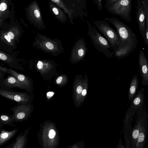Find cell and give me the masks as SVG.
Listing matches in <instances>:
<instances>
[{
  "label": "cell",
  "instance_id": "f1b7e54d",
  "mask_svg": "<svg viewBox=\"0 0 148 148\" xmlns=\"http://www.w3.org/2000/svg\"><path fill=\"white\" fill-rule=\"evenodd\" d=\"M56 135V132L53 130H51L49 133V136L50 138H54Z\"/></svg>",
  "mask_w": 148,
  "mask_h": 148
},
{
  "label": "cell",
  "instance_id": "83f0119b",
  "mask_svg": "<svg viewBox=\"0 0 148 148\" xmlns=\"http://www.w3.org/2000/svg\"><path fill=\"white\" fill-rule=\"evenodd\" d=\"M144 42L146 45H148V26L145 25V29L144 36L143 37Z\"/></svg>",
  "mask_w": 148,
  "mask_h": 148
},
{
  "label": "cell",
  "instance_id": "5bb4252c",
  "mask_svg": "<svg viewBox=\"0 0 148 148\" xmlns=\"http://www.w3.org/2000/svg\"><path fill=\"white\" fill-rule=\"evenodd\" d=\"M136 14L140 33L143 38L145 29L146 16L140 0L137 1Z\"/></svg>",
  "mask_w": 148,
  "mask_h": 148
},
{
  "label": "cell",
  "instance_id": "836d02e7",
  "mask_svg": "<svg viewBox=\"0 0 148 148\" xmlns=\"http://www.w3.org/2000/svg\"><path fill=\"white\" fill-rule=\"evenodd\" d=\"M1 0H0V1Z\"/></svg>",
  "mask_w": 148,
  "mask_h": 148
},
{
  "label": "cell",
  "instance_id": "e0dca14e",
  "mask_svg": "<svg viewBox=\"0 0 148 148\" xmlns=\"http://www.w3.org/2000/svg\"><path fill=\"white\" fill-rule=\"evenodd\" d=\"M3 84L10 88H18L21 89L26 88L24 85L17 78L11 75H8L3 81Z\"/></svg>",
  "mask_w": 148,
  "mask_h": 148
},
{
  "label": "cell",
  "instance_id": "3957f363",
  "mask_svg": "<svg viewBox=\"0 0 148 148\" xmlns=\"http://www.w3.org/2000/svg\"><path fill=\"white\" fill-rule=\"evenodd\" d=\"M132 0H106L105 7L110 13L119 16L127 22H130Z\"/></svg>",
  "mask_w": 148,
  "mask_h": 148
},
{
  "label": "cell",
  "instance_id": "484cf974",
  "mask_svg": "<svg viewBox=\"0 0 148 148\" xmlns=\"http://www.w3.org/2000/svg\"><path fill=\"white\" fill-rule=\"evenodd\" d=\"M43 47H45V49L51 51H54L56 48V46L54 43L50 42L49 40L44 41L43 42Z\"/></svg>",
  "mask_w": 148,
  "mask_h": 148
},
{
  "label": "cell",
  "instance_id": "7c38bea8",
  "mask_svg": "<svg viewBox=\"0 0 148 148\" xmlns=\"http://www.w3.org/2000/svg\"><path fill=\"white\" fill-rule=\"evenodd\" d=\"M146 112L145 114L139 131L134 148H144L146 143L147 132V118Z\"/></svg>",
  "mask_w": 148,
  "mask_h": 148
},
{
  "label": "cell",
  "instance_id": "ffe728a7",
  "mask_svg": "<svg viewBox=\"0 0 148 148\" xmlns=\"http://www.w3.org/2000/svg\"><path fill=\"white\" fill-rule=\"evenodd\" d=\"M8 73L15 77L27 88L29 86L30 80L27 76L20 74L11 69H8Z\"/></svg>",
  "mask_w": 148,
  "mask_h": 148
},
{
  "label": "cell",
  "instance_id": "5b68a950",
  "mask_svg": "<svg viewBox=\"0 0 148 148\" xmlns=\"http://www.w3.org/2000/svg\"><path fill=\"white\" fill-rule=\"evenodd\" d=\"M93 23L95 27L106 37L114 54L117 51L121 42L117 32L104 20L94 21Z\"/></svg>",
  "mask_w": 148,
  "mask_h": 148
},
{
  "label": "cell",
  "instance_id": "52a82bcc",
  "mask_svg": "<svg viewBox=\"0 0 148 148\" xmlns=\"http://www.w3.org/2000/svg\"><path fill=\"white\" fill-rule=\"evenodd\" d=\"M12 0L0 1V29L3 23L8 19H15Z\"/></svg>",
  "mask_w": 148,
  "mask_h": 148
},
{
  "label": "cell",
  "instance_id": "1f68e13d",
  "mask_svg": "<svg viewBox=\"0 0 148 148\" xmlns=\"http://www.w3.org/2000/svg\"><path fill=\"white\" fill-rule=\"evenodd\" d=\"M63 79V77L62 76H59L56 79V82L58 84H60L62 82Z\"/></svg>",
  "mask_w": 148,
  "mask_h": 148
},
{
  "label": "cell",
  "instance_id": "cb8c5ba5",
  "mask_svg": "<svg viewBox=\"0 0 148 148\" xmlns=\"http://www.w3.org/2000/svg\"><path fill=\"white\" fill-rule=\"evenodd\" d=\"M54 3L58 6L61 8L64 12L68 14L69 17L70 18L71 17L73 12L71 10H70L64 3L62 0H49Z\"/></svg>",
  "mask_w": 148,
  "mask_h": 148
},
{
  "label": "cell",
  "instance_id": "8992f818",
  "mask_svg": "<svg viewBox=\"0 0 148 148\" xmlns=\"http://www.w3.org/2000/svg\"><path fill=\"white\" fill-rule=\"evenodd\" d=\"M145 88H142L137 92L134 98L131 101L130 105L126 112L124 122H131L137 110L146 106L144 96Z\"/></svg>",
  "mask_w": 148,
  "mask_h": 148
},
{
  "label": "cell",
  "instance_id": "4316f807",
  "mask_svg": "<svg viewBox=\"0 0 148 148\" xmlns=\"http://www.w3.org/2000/svg\"><path fill=\"white\" fill-rule=\"evenodd\" d=\"M8 69L0 65V84H3L4 76L6 74L8 73Z\"/></svg>",
  "mask_w": 148,
  "mask_h": 148
},
{
  "label": "cell",
  "instance_id": "2e32d148",
  "mask_svg": "<svg viewBox=\"0 0 148 148\" xmlns=\"http://www.w3.org/2000/svg\"><path fill=\"white\" fill-rule=\"evenodd\" d=\"M49 4L50 10L57 19L61 22L65 23L67 19L64 12L60 7L52 2Z\"/></svg>",
  "mask_w": 148,
  "mask_h": 148
},
{
  "label": "cell",
  "instance_id": "d4e9b609",
  "mask_svg": "<svg viewBox=\"0 0 148 148\" xmlns=\"http://www.w3.org/2000/svg\"><path fill=\"white\" fill-rule=\"evenodd\" d=\"M146 16V25L148 26V0H140Z\"/></svg>",
  "mask_w": 148,
  "mask_h": 148
},
{
  "label": "cell",
  "instance_id": "7a4b0ae2",
  "mask_svg": "<svg viewBox=\"0 0 148 148\" xmlns=\"http://www.w3.org/2000/svg\"><path fill=\"white\" fill-rule=\"evenodd\" d=\"M23 32L18 20L4 22L0 29V49L8 53L16 49Z\"/></svg>",
  "mask_w": 148,
  "mask_h": 148
},
{
  "label": "cell",
  "instance_id": "30bf717a",
  "mask_svg": "<svg viewBox=\"0 0 148 148\" xmlns=\"http://www.w3.org/2000/svg\"><path fill=\"white\" fill-rule=\"evenodd\" d=\"M16 53H8L0 50V60L7 64L11 68L21 70L22 68L20 60L17 58Z\"/></svg>",
  "mask_w": 148,
  "mask_h": 148
},
{
  "label": "cell",
  "instance_id": "d6986e66",
  "mask_svg": "<svg viewBox=\"0 0 148 148\" xmlns=\"http://www.w3.org/2000/svg\"><path fill=\"white\" fill-rule=\"evenodd\" d=\"M76 46V58L78 61L82 60L85 56L87 48L83 38L80 40Z\"/></svg>",
  "mask_w": 148,
  "mask_h": 148
},
{
  "label": "cell",
  "instance_id": "277c9868",
  "mask_svg": "<svg viewBox=\"0 0 148 148\" xmlns=\"http://www.w3.org/2000/svg\"><path fill=\"white\" fill-rule=\"evenodd\" d=\"M87 22L89 26L87 34L90 37L95 48L107 58H112L114 53L108 41L97 30L95 25L92 27L89 23Z\"/></svg>",
  "mask_w": 148,
  "mask_h": 148
},
{
  "label": "cell",
  "instance_id": "ac0fdd59",
  "mask_svg": "<svg viewBox=\"0 0 148 148\" xmlns=\"http://www.w3.org/2000/svg\"><path fill=\"white\" fill-rule=\"evenodd\" d=\"M139 83L138 77L135 75L132 79L128 90L127 97L129 101H131L136 96Z\"/></svg>",
  "mask_w": 148,
  "mask_h": 148
},
{
  "label": "cell",
  "instance_id": "f546056e",
  "mask_svg": "<svg viewBox=\"0 0 148 148\" xmlns=\"http://www.w3.org/2000/svg\"><path fill=\"white\" fill-rule=\"evenodd\" d=\"M82 85L83 84L81 85H79L77 88L76 92L78 94H79L81 93L82 90Z\"/></svg>",
  "mask_w": 148,
  "mask_h": 148
},
{
  "label": "cell",
  "instance_id": "4fadbf2b",
  "mask_svg": "<svg viewBox=\"0 0 148 148\" xmlns=\"http://www.w3.org/2000/svg\"><path fill=\"white\" fill-rule=\"evenodd\" d=\"M0 95L6 98L20 103H25L28 100V98L25 93L17 92L8 91L0 88Z\"/></svg>",
  "mask_w": 148,
  "mask_h": 148
},
{
  "label": "cell",
  "instance_id": "9a60e30c",
  "mask_svg": "<svg viewBox=\"0 0 148 148\" xmlns=\"http://www.w3.org/2000/svg\"><path fill=\"white\" fill-rule=\"evenodd\" d=\"M11 110L13 112L12 116L14 121L21 122L27 116L29 108L25 105L19 104L13 107Z\"/></svg>",
  "mask_w": 148,
  "mask_h": 148
},
{
  "label": "cell",
  "instance_id": "7402d4cb",
  "mask_svg": "<svg viewBox=\"0 0 148 148\" xmlns=\"http://www.w3.org/2000/svg\"><path fill=\"white\" fill-rule=\"evenodd\" d=\"M25 136L21 134H19L16 138L14 143L12 144L11 148H23L25 143Z\"/></svg>",
  "mask_w": 148,
  "mask_h": 148
},
{
  "label": "cell",
  "instance_id": "603a6c76",
  "mask_svg": "<svg viewBox=\"0 0 148 148\" xmlns=\"http://www.w3.org/2000/svg\"><path fill=\"white\" fill-rule=\"evenodd\" d=\"M0 122L3 124L12 126H15L13 124L14 121L12 115L6 114H0Z\"/></svg>",
  "mask_w": 148,
  "mask_h": 148
},
{
  "label": "cell",
  "instance_id": "ba28073f",
  "mask_svg": "<svg viewBox=\"0 0 148 148\" xmlns=\"http://www.w3.org/2000/svg\"><path fill=\"white\" fill-rule=\"evenodd\" d=\"M25 10L26 18L31 23L39 25L42 24L43 23L40 10L36 1L32 2Z\"/></svg>",
  "mask_w": 148,
  "mask_h": 148
},
{
  "label": "cell",
  "instance_id": "9c48e42d",
  "mask_svg": "<svg viewBox=\"0 0 148 148\" xmlns=\"http://www.w3.org/2000/svg\"><path fill=\"white\" fill-rule=\"evenodd\" d=\"M145 108L146 106L138 109L136 112V120L134 127L132 129L131 137V148H135L142 122L147 112Z\"/></svg>",
  "mask_w": 148,
  "mask_h": 148
},
{
  "label": "cell",
  "instance_id": "6da1fadb",
  "mask_svg": "<svg viewBox=\"0 0 148 148\" xmlns=\"http://www.w3.org/2000/svg\"><path fill=\"white\" fill-rule=\"evenodd\" d=\"M104 20L112 24L116 28L121 42L117 51L114 55L118 60L129 56L136 48L137 38L132 29L120 19L115 17H106Z\"/></svg>",
  "mask_w": 148,
  "mask_h": 148
},
{
  "label": "cell",
  "instance_id": "d6a6232c",
  "mask_svg": "<svg viewBox=\"0 0 148 148\" xmlns=\"http://www.w3.org/2000/svg\"><path fill=\"white\" fill-rule=\"evenodd\" d=\"M54 94V93L51 92H49L47 93V95L49 97L52 96Z\"/></svg>",
  "mask_w": 148,
  "mask_h": 148
},
{
  "label": "cell",
  "instance_id": "44dd1931",
  "mask_svg": "<svg viewBox=\"0 0 148 148\" xmlns=\"http://www.w3.org/2000/svg\"><path fill=\"white\" fill-rule=\"evenodd\" d=\"M18 131L17 128L10 131L1 130L0 133V146L12 137Z\"/></svg>",
  "mask_w": 148,
  "mask_h": 148
},
{
  "label": "cell",
  "instance_id": "4dcf8cb0",
  "mask_svg": "<svg viewBox=\"0 0 148 148\" xmlns=\"http://www.w3.org/2000/svg\"><path fill=\"white\" fill-rule=\"evenodd\" d=\"M117 148H125V147L124 146L122 142L121 138H120V140L119 143L118 144L117 146Z\"/></svg>",
  "mask_w": 148,
  "mask_h": 148
},
{
  "label": "cell",
  "instance_id": "8fae6325",
  "mask_svg": "<svg viewBox=\"0 0 148 148\" xmlns=\"http://www.w3.org/2000/svg\"><path fill=\"white\" fill-rule=\"evenodd\" d=\"M138 64L141 83L143 86L148 85V62L144 51L140 50L139 53Z\"/></svg>",
  "mask_w": 148,
  "mask_h": 148
}]
</instances>
